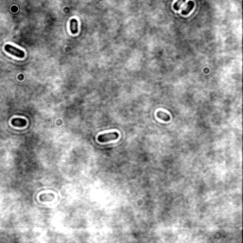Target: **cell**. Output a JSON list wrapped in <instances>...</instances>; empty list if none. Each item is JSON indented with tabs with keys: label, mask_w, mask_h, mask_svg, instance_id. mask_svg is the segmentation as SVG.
<instances>
[{
	"label": "cell",
	"mask_w": 243,
	"mask_h": 243,
	"mask_svg": "<svg viewBox=\"0 0 243 243\" xmlns=\"http://www.w3.org/2000/svg\"><path fill=\"white\" fill-rule=\"evenodd\" d=\"M5 51L10 53V54L15 56L17 58H24L25 57V52L23 51H21V49L15 48L14 46H12V45H5Z\"/></svg>",
	"instance_id": "obj_1"
},
{
	"label": "cell",
	"mask_w": 243,
	"mask_h": 243,
	"mask_svg": "<svg viewBox=\"0 0 243 243\" xmlns=\"http://www.w3.org/2000/svg\"><path fill=\"white\" fill-rule=\"evenodd\" d=\"M118 138H119L118 132H110V133H105V134L99 135L97 140L100 142H107L113 140H117Z\"/></svg>",
	"instance_id": "obj_2"
},
{
	"label": "cell",
	"mask_w": 243,
	"mask_h": 243,
	"mask_svg": "<svg viewBox=\"0 0 243 243\" xmlns=\"http://www.w3.org/2000/svg\"><path fill=\"white\" fill-rule=\"evenodd\" d=\"M12 124L15 127H25L27 125V121L23 118H14L12 120Z\"/></svg>",
	"instance_id": "obj_3"
},
{
	"label": "cell",
	"mask_w": 243,
	"mask_h": 243,
	"mask_svg": "<svg viewBox=\"0 0 243 243\" xmlns=\"http://www.w3.org/2000/svg\"><path fill=\"white\" fill-rule=\"evenodd\" d=\"M69 28H70V31H71V33L72 34H76L78 33V21L76 20L75 18L70 20Z\"/></svg>",
	"instance_id": "obj_4"
},
{
	"label": "cell",
	"mask_w": 243,
	"mask_h": 243,
	"mask_svg": "<svg viewBox=\"0 0 243 243\" xmlns=\"http://www.w3.org/2000/svg\"><path fill=\"white\" fill-rule=\"evenodd\" d=\"M157 117H158L159 119L163 120V122H169L170 121L169 114H167L164 111H158V112H157Z\"/></svg>",
	"instance_id": "obj_5"
},
{
	"label": "cell",
	"mask_w": 243,
	"mask_h": 243,
	"mask_svg": "<svg viewBox=\"0 0 243 243\" xmlns=\"http://www.w3.org/2000/svg\"><path fill=\"white\" fill-rule=\"evenodd\" d=\"M194 6H195L194 1H189V2L187 3V7H186V9L182 12V15H187L188 13L193 10V8H194Z\"/></svg>",
	"instance_id": "obj_6"
},
{
	"label": "cell",
	"mask_w": 243,
	"mask_h": 243,
	"mask_svg": "<svg viewBox=\"0 0 243 243\" xmlns=\"http://www.w3.org/2000/svg\"><path fill=\"white\" fill-rule=\"evenodd\" d=\"M185 2V0H178V1L174 4V9L176 11H179V8H181V6L182 5V4Z\"/></svg>",
	"instance_id": "obj_7"
}]
</instances>
